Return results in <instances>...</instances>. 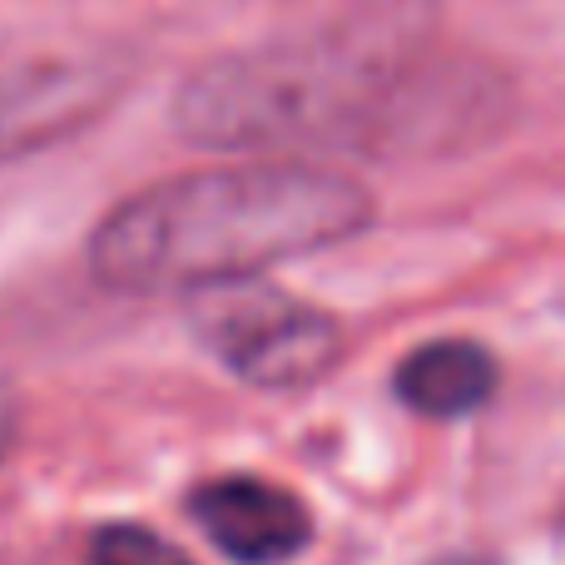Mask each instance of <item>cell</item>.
<instances>
[{
  "label": "cell",
  "instance_id": "6",
  "mask_svg": "<svg viewBox=\"0 0 565 565\" xmlns=\"http://www.w3.org/2000/svg\"><path fill=\"white\" fill-rule=\"evenodd\" d=\"M497 387V362L481 342L441 338L407 352L397 367V397L422 417H467Z\"/></svg>",
  "mask_w": 565,
  "mask_h": 565
},
{
  "label": "cell",
  "instance_id": "4",
  "mask_svg": "<svg viewBox=\"0 0 565 565\" xmlns=\"http://www.w3.org/2000/svg\"><path fill=\"white\" fill-rule=\"evenodd\" d=\"M115 79L105 65H85L55 50L0 55V164L65 139L75 125L95 119Z\"/></svg>",
  "mask_w": 565,
  "mask_h": 565
},
{
  "label": "cell",
  "instance_id": "3",
  "mask_svg": "<svg viewBox=\"0 0 565 565\" xmlns=\"http://www.w3.org/2000/svg\"><path fill=\"white\" fill-rule=\"evenodd\" d=\"M194 332L234 377L274 392L308 387L342 358L338 318L264 278H234L199 288Z\"/></svg>",
  "mask_w": 565,
  "mask_h": 565
},
{
  "label": "cell",
  "instance_id": "5",
  "mask_svg": "<svg viewBox=\"0 0 565 565\" xmlns=\"http://www.w3.org/2000/svg\"><path fill=\"white\" fill-rule=\"evenodd\" d=\"M204 536L238 565H282L312 536V516L292 491L264 477H218L204 481L189 501Z\"/></svg>",
  "mask_w": 565,
  "mask_h": 565
},
{
  "label": "cell",
  "instance_id": "1",
  "mask_svg": "<svg viewBox=\"0 0 565 565\" xmlns=\"http://www.w3.org/2000/svg\"><path fill=\"white\" fill-rule=\"evenodd\" d=\"M501 115L507 79L412 20L228 50L174 95L179 135L234 154H451L487 139Z\"/></svg>",
  "mask_w": 565,
  "mask_h": 565
},
{
  "label": "cell",
  "instance_id": "7",
  "mask_svg": "<svg viewBox=\"0 0 565 565\" xmlns=\"http://www.w3.org/2000/svg\"><path fill=\"white\" fill-rule=\"evenodd\" d=\"M89 561L95 565H194L174 541L154 536L145 526H105L89 546Z\"/></svg>",
  "mask_w": 565,
  "mask_h": 565
},
{
  "label": "cell",
  "instance_id": "2",
  "mask_svg": "<svg viewBox=\"0 0 565 565\" xmlns=\"http://www.w3.org/2000/svg\"><path fill=\"white\" fill-rule=\"evenodd\" d=\"M372 218L377 199L342 169L244 159L189 169L115 204L89 234V268L115 292H199L348 244Z\"/></svg>",
  "mask_w": 565,
  "mask_h": 565
},
{
  "label": "cell",
  "instance_id": "8",
  "mask_svg": "<svg viewBox=\"0 0 565 565\" xmlns=\"http://www.w3.org/2000/svg\"><path fill=\"white\" fill-rule=\"evenodd\" d=\"M6 431H10V412H6V402H0V447H6Z\"/></svg>",
  "mask_w": 565,
  "mask_h": 565
}]
</instances>
